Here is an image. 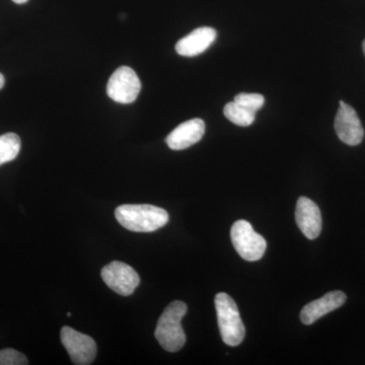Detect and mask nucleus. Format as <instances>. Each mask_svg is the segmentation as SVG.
<instances>
[{
    "instance_id": "f257e3e1",
    "label": "nucleus",
    "mask_w": 365,
    "mask_h": 365,
    "mask_svg": "<svg viewBox=\"0 0 365 365\" xmlns=\"http://www.w3.org/2000/svg\"><path fill=\"white\" fill-rule=\"evenodd\" d=\"M117 222L135 232H153L169 222V213L165 209L148 204H125L115 210Z\"/></svg>"
},
{
    "instance_id": "f03ea898",
    "label": "nucleus",
    "mask_w": 365,
    "mask_h": 365,
    "mask_svg": "<svg viewBox=\"0 0 365 365\" xmlns=\"http://www.w3.org/2000/svg\"><path fill=\"white\" fill-rule=\"evenodd\" d=\"M187 304L176 300L165 307L158 319L155 336L163 349L169 352L181 350L186 343V334L182 328V319L187 314Z\"/></svg>"
},
{
    "instance_id": "7ed1b4c3",
    "label": "nucleus",
    "mask_w": 365,
    "mask_h": 365,
    "mask_svg": "<svg viewBox=\"0 0 365 365\" xmlns=\"http://www.w3.org/2000/svg\"><path fill=\"white\" fill-rule=\"evenodd\" d=\"M217 323L223 342L228 346H239L245 339L246 330L235 300L225 292L215 297Z\"/></svg>"
},
{
    "instance_id": "20e7f679",
    "label": "nucleus",
    "mask_w": 365,
    "mask_h": 365,
    "mask_svg": "<svg viewBox=\"0 0 365 365\" xmlns=\"http://www.w3.org/2000/svg\"><path fill=\"white\" fill-rule=\"evenodd\" d=\"M230 239L235 251L244 260L258 261L265 254L267 242L261 235L255 232L251 223L237 220L230 230Z\"/></svg>"
},
{
    "instance_id": "39448f33",
    "label": "nucleus",
    "mask_w": 365,
    "mask_h": 365,
    "mask_svg": "<svg viewBox=\"0 0 365 365\" xmlns=\"http://www.w3.org/2000/svg\"><path fill=\"white\" fill-rule=\"evenodd\" d=\"M141 90L140 79L136 72L128 66H121L112 74L107 85L110 98L120 104H131Z\"/></svg>"
},
{
    "instance_id": "423d86ee",
    "label": "nucleus",
    "mask_w": 365,
    "mask_h": 365,
    "mask_svg": "<svg viewBox=\"0 0 365 365\" xmlns=\"http://www.w3.org/2000/svg\"><path fill=\"white\" fill-rule=\"evenodd\" d=\"M60 338L74 364H91L97 356V343L90 336L66 326L61 329Z\"/></svg>"
},
{
    "instance_id": "0eeeda50",
    "label": "nucleus",
    "mask_w": 365,
    "mask_h": 365,
    "mask_svg": "<svg viewBox=\"0 0 365 365\" xmlns=\"http://www.w3.org/2000/svg\"><path fill=\"white\" fill-rule=\"evenodd\" d=\"M103 280L113 292L123 297H129L140 283L138 274L128 264L114 261L102 269Z\"/></svg>"
},
{
    "instance_id": "6e6552de",
    "label": "nucleus",
    "mask_w": 365,
    "mask_h": 365,
    "mask_svg": "<svg viewBox=\"0 0 365 365\" xmlns=\"http://www.w3.org/2000/svg\"><path fill=\"white\" fill-rule=\"evenodd\" d=\"M339 104L340 108L334 124L336 133L342 143L351 146L359 145L364 137V129L359 115L351 106L346 104L343 101H340Z\"/></svg>"
},
{
    "instance_id": "1a4fd4ad",
    "label": "nucleus",
    "mask_w": 365,
    "mask_h": 365,
    "mask_svg": "<svg viewBox=\"0 0 365 365\" xmlns=\"http://www.w3.org/2000/svg\"><path fill=\"white\" fill-rule=\"evenodd\" d=\"M295 222L307 239L314 240L322 232V215L319 206L307 197H299L295 208Z\"/></svg>"
},
{
    "instance_id": "9d476101",
    "label": "nucleus",
    "mask_w": 365,
    "mask_h": 365,
    "mask_svg": "<svg viewBox=\"0 0 365 365\" xmlns=\"http://www.w3.org/2000/svg\"><path fill=\"white\" fill-rule=\"evenodd\" d=\"M205 133V123L202 119L189 120L180 124L167 138L165 143L173 150H182L194 145L202 139Z\"/></svg>"
},
{
    "instance_id": "9b49d317",
    "label": "nucleus",
    "mask_w": 365,
    "mask_h": 365,
    "mask_svg": "<svg viewBox=\"0 0 365 365\" xmlns=\"http://www.w3.org/2000/svg\"><path fill=\"white\" fill-rule=\"evenodd\" d=\"M346 299L347 297L344 292L336 290V292H328L321 299L309 302L300 312V319L302 324L307 326L312 325L322 317L342 307L345 304Z\"/></svg>"
},
{
    "instance_id": "f8f14e48",
    "label": "nucleus",
    "mask_w": 365,
    "mask_h": 365,
    "mask_svg": "<svg viewBox=\"0 0 365 365\" xmlns=\"http://www.w3.org/2000/svg\"><path fill=\"white\" fill-rule=\"evenodd\" d=\"M217 32L210 26H201L178 41L176 51L184 57H194L202 54L215 43Z\"/></svg>"
},
{
    "instance_id": "ddd939ff",
    "label": "nucleus",
    "mask_w": 365,
    "mask_h": 365,
    "mask_svg": "<svg viewBox=\"0 0 365 365\" xmlns=\"http://www.w3.org/2000/svg\"><path fill=\"white\" fill-rule=\"evenodd\" d=\"M223 114L225 118L230 120L232 123L237 125L241 127H248L250 125L254 123L256 114L249 111L246 108L242 107L237 103L230 102L225 106L223 109Z\"/></svg>"
},
{
    "instance_id": "4468645a",
    "label": "nucleus",
    "mask_w": 365,
    "mask_h": 365,
    "mask_svg": "<svg viewBox=\"0 0 365 365\" xmlns=\"http://www.w3.org/2000/svg\"><path fill=\"white\" fill-rule=\"evenodd\" d=\"M21 138L16 133L0 135V165L16 160L21 150Z\"/></svg>"
},
{
    "instance_id": "2eb2a0df",
    "label": "nucleus",
    "mask_w": 365,
    "mask_h": 365,
    "mask_svg": "<svg viewBox=\"0 0 365 365\" xmlns=\"http://www.w3.org/2000/svg\"><path fill=\"white\" fill-rule=\"evenodd\" d=\"M234 101L255 114L265 104V98L260 93H241L235 96Z\"/></svg>"
},
{
    "instance_id": "dca6fc26",
    "label": "nucleus",
    "mask_w": 365,
    "mask_h": 365,
    "mask_svg": "<svg viewBox=\"0 0 365 365\" xmlns=\"http://www.w3.org/2000/svg\"><path fill=\"white\" fill-rule=\"evenodd\" d=\"M29 364L28 359L23 353L16 350L7 349L0 350V365H26Z\"/></svg>"
},
{
    "instance_id": "f3484780",
    "label": "nucleus",
    "mask_w": 365,
    "mask_h": 365,
    "mask_svg": "<svg viewBox=\"0 0 365 365\" xmlns=\"http://www.w3.org/2000/svg\"><path fill=\"white\" fill-rule=\"evenodd\" d=\"M4 83H6V79H4V76L0 73V90L4 88Z\"/></svg>"
},
{
    "instance_id": "a211bd4d",
    "label": "nucleus",
    "mask_w": 365,
    "mask_h": 365,
    "mask_svg": "<svg viewBox=\"0 0 365 365\" xmlns=\"http://www.w3.org/2000/svg\"><path fill=\"white\" fill-rule=\"evenodd\" d=\"M13 1L18 4H26V2H28L29 0H13Z\"/></svg>"
},
{
    "instance_id": "6ab92c4d",
    "label": "nucleus",
    "mask_w": 365,
    "mask_h": 365,
    "mask_svg": "<svg viewBox=\"0 0 365 365\" xmlns=\"http://www.w3.org/2000/svg\"><path fill=\"white\" fill-rule=\"evenodd\" d=\"M362 49H364V53L365 55V40L364 41V44H362Z\"/></svg>"
}]
</instances>
